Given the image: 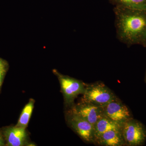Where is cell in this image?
Segmentation results:
<instances>
[{
	"label": "cell",
	"mask_w": 146,
	"mask_h": 146,
	"mask_svg": "<svg viewBox=\"0 0 146 146\" xmlns=\"http://www.w3.org/2000/svg\"><path fill=\"white\" fill-rule=\"evenodd\" d=\"M70 110L86 119L94 127L103 115L101 107L82 100L77 104L73 105Z\"/></svg>",
	"instance_id": "7"
},
{
	"label": "cell",
	"mask_w": 146,
	"mask_h": 146,
	"mask_svg": "<svg viewBox=\"0 0 146 146\" xmlns=\"http://www.w3.org/2000/svg\"><path fill=\"white\" fill-rule=\"evenodd\" d=\"M101 107L104 116L121 125L133 118L127 106L118 98Z\"/></svg>",
	"instance_id": "6"
},
{
	"label": "cell",
	"mask_w": 146,
	"mask_h": 146,
	"mask_svg": "<svg viewBox=\"0 0 146 146\" xmlns=\"http://www.w3.org/2000/svg\"><path fill=\"white\" fill-rule=\"evenodd\" d=\"M121 131L125 146H141L145 141L146 128L141 122L133 118L122 125Z\"/></svg>",
	"instance_id": "4"
},
{
	"label": "cell",
	"mask_w": 146,
	"mask_h": 146,
	"mask_svg": "<svg viewBox=\"0 0 146 146\" xmlns=\"http://www.w3.org/2000/svg\"><path fill=\"white\" fill-rule=\"evenodd\" d=\"M60 82L61 91L66 106H72L76 98L80 94L83 95L86 84L81 80L60 74L56 70H53Z\"/></svg>",
	"instance_id": "3"
},
{
	"label": "cell",
	"mask_w": 146,
	"mask_h": 146,
	"mask_svg": "<svg viewBox=\"0 0 146 146\" xmlns=\"http://www.w3.org/2000/svg\"><path fill=\"white\" fill-rule=\"evenodd\" d=\"M145 83H146V72H145Z\"/></svg>",
	"instance_id": "16"
},
{
	"label": "cell",
	"mask_w": 146,
	"mask_h": 146,
	"mask_svg": "<svg viewBox=\"0 0 146 146\" xmlns=\"http://www.w3.org/2000/svg\"><path fill=\"white\" fill-rule=\"evenodd\" d=\"M113 12L118 40L127 47H146V9L114 7Z\"/></svg>",
	"instance_id": "1"
},
{
	"label": "cell",
	"mask_w": 146,
	"mask_h": 146,
	"mask_svg": "<svg viewBox=\"0 0 146 146\" xmlns=\"http://www.w3.org/2000/svg\"><path fill=\"white\" fill-rule=\"evenodd\" d=\"M8 70V69H4L0 70V91L1 89L4 79Z\"/></svg>",
	"instance_id": "13"
},
{
	"label": "cell",
	"mask_w": 146,
	"mask_h": 146,
	"mask_svg": "<svg viewBox=\"0 0 146 146\" xmlns=\"http://www.w3.org/2000/svg\"><path fill=\"white\" fill-rule=\"evenodd\" d=\"M94 143L105 146H125L121 129L104 132L95 139Z\"/></svg>",
	"instance_id": "9"
},
{
	"label": "cell",
	"mask_w": 146,
	"mask_h": 146,
	"mask_svg": "<svg viewBox=\"0 0 146 146\" xmlns=\"http://www.w3.org/2000/svg\"><path fill=\"white\" fill-rule=\"evenodd\" d=\"M4 137L7 146H22L27 142L28 136L26 129L14 126L5 127L1 130Z\"/></svg>",
	"instance_id": "8"
},
{
	"label": "cell",
	"mask_w": 146,
	"mask_h": 146,
	"mask_svg": "<svg viewBox=\"0 0 146 146\" xmlns=\"http://www.w3.org/2000/svg\"><path fill=\"white\" fill-rule=\"evenodd\" d=\"M114 7L136 9H146V0H108Z\"/></svg>",
	"instance_id": "12"
},
{
	"label": "cell",
	"mask_w": 146,
	"mask_h": 146,
	"mask_svg": "<svg viewBox=\"0 0 146 146\" xmlns=\"http://www.w3.org/2000/svg\"><path fill=\"white\" fill-rule=\"evenodd\" d=\"M35 102L34 100L31 99L29 102L26 105L21 112L18 123L16 125V126L26 128L32 114Z\"/></svg>",
	"instance_id": "11"
},
{
	"label": "cell",
	"mask_w": 146,
	"mask_h": 146,
	"mask_svg": "<svg viewBox=\"0 0 146 146\" xmlns=\"http://www.w3.org/2000/svg\"><path fill=\"white\" fill-rule=\"evenodd\" d=\"M66 119L68 125L81 139L87 143H94V126L88 121L70 110Z\"/></svg>",
	"instance_id": "5"
},
{
	"label": "cell",
	"mask_w": 146,
	"mask_h": 146,
	"mask_svg": "<svg viewBox=\"0 0 146 146\" xmlns=\"http://www.w3.org/2000/svg\"><path fill=\"white\" fill-rule=\"evenodd\" d=\"M81 100L102 107L118 98L102 82L86 84Z\"/></svg>",
	"instance_id": "2"
},
{
	"label": "cell",
	"mask_w": 146,
	"mask_h": 146,
	"mask_svg": "<svg viewBox=\"0 0 146 146\" xmlns=\"http://www.w3.org/2000/svg\"><path fill=\"white\" fill-rule=\"evenodd\" d=\"M121 127V125L113 121L103 115L94 125V142L95 139L104 132L113 129L119 130Z\"/></svg>",
	"instance_id": "10"
},
{
	"label": "cell",
	"mask_w": 146,
	"mask_h": 146,
	"mask_svg": "<svg viewBox=\"0 0 146 146\" xmlns=\"http://www.w3.org/2000/svg\"><path fill=\"white\" fill-rule=\"evenodd\" d=\"M9 64L8 62L5 59L0 57V70L4 69H8Z\"/></svg>",
	"instance_id": "14"
},
{
	"label": "cell",
	"mask_w": 146,
	"mask_h": 146,
	"mask_svg": "<svg viewBox=\"0 0 146 146\" xmlns=\"http://www.w3.org/2000/svg\"><path fill=\"white\" fill-rule=\"evenodd\" d=\"M6 146V142L2 133L0 131V146Z\"/></svg>",
	"instance_id": "15"
}]
</instances>
